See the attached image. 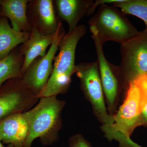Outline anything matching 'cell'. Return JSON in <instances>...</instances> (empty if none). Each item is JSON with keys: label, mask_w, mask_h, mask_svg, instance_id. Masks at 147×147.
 <instances>
[{"label": "cell", "mask_w": 147, "mask_h": 147, "mask_svg": "<svg viewBox=\"0 0 147 147\" xmlns=\"http://www.w3.org/2000/svg\"><path fill=\"white\" fill-rule=\"evenodd\" d=\"M30 32L16 31L10 26L8 18L0 17V61L20 44L26 42Z\"/></svg>", "instance_id": "15"}, {"label": "cell", "mask_w": 147, "mask_h": 147, "mask_svg": "<svg viewBox=\"0 0 147 147\" xmlns=\"http://www.w3.org/2000/svg\"><path fill=\"white\" fill-rule=\"evenodd\" d=\"M30 0H0V17L10 20L13 30L31 32L32 28L27 17V6Z\"/></svg>", "instance_id": "14"}, {"label": "cell", "mask_w": 147, "mask_h": 147, "mask_svg": "<svg viewBox=\"0 0 147 147\" xmlns=\"http://www.w3.org/2000/svg\"><path fill=\"white\" fill-rule=\"evenodd\" d=\"M75 73L80 80L82 91L90 102L95 115L102 125H112L114 122L113 116L108 113L105 106L97 61L76 65Z\"/></svg>", "instance_id": "6"}, {"label": "cell", "mask_w": 147, "mask_h": 147, "mask_svg": "<svg viewBox=\"0 0 147 147\" xmlns=\"http://www.w3.org/2000/svg\"><path fill=\"white\" fill-rule=\"evenodd\" d=\"M123 0H96L94 2L92 5V6L88 11L87 15L90 16L91 15L92 13L94 12L95 9L98 6L100 5L103 4H113L115 3L119 2L122 1Z\"/></svg>", "instance_id": "20"}, {"label": "cell", "mask_w": 147, "mask_h": 147, "mask_svg": "<svg viewBox=\"0 0 147 147\" xmlns=\"http://www.w3.org/2000/svg\"><path fill=\"white\" fill-rule=\"evenodd\" d=\"M86 32L84 25H78L63 37L59 45V54L54 58L53 73L41 93L44 97L57 96L67 91L71 76L75 73V52L77 43Z\"/></svg>", "instance_id": "2"}, {"label": "cell", "mask_w": 147, "mask_h": 147, "mask_svg": "<svg viewBox=\"0 0 147 147\" xmlns=\"http://www.w3.org/2000/svg\"><path fill=\"white\" fill-rule=\"evenodd\" d=\"M1 6H0V11H1Z\"/></svg>", "instance_id": "24"}, {"label": "cell", "mask_w": 147, "mask_h": 147, "mask_svg": "<svg viewBox=\"0 0 147 147\" xmlns=\"http://www.w3.org/2000/svg\"><path fill=\"white\" fill-rule=\"evenodd\" d=\"M92 35L104 44L108 41L121 44L139 33L126 14L117 7L109 4L100 5L98 11L88 22Z\"/></svg>", "instance_id": "3"}, {"label": "cell", "mask_w": 147, "mask_h": 147, "mask_svg": "<svg viewBox=\"0 0 147 147\" xmlns=\"http://www.w3.org/2000/svg\"><path fill=\"white\" fill-rule=\"evenodd\" d=\"M65 34L62 24L56 32L53 42L45 56L35 59L23 74L22 79L38 97L53 73L54 58L59 50L61 39Z\"/></svg>", "instance_id": "8"}, {"label": "cell", "mask_w": 147, "mask_h": 147, "mask_svg": "<svg viewBox=\"0 0 147 147\" xmlns=\"http://www.w3.org/2000/svg\"><path fill=\"white\" fill-rule=\"evenodd\" d=\"M27 14L32 28L42 34H55L62 24L55 11L53 0H30Z\"/></svg>", "instance_id": "10"}, {"label": "cell", "mask_w": 147, "mask_h": 147, "mask_svg": "<svg viewBox=\"0 0 147 147\" xmlns=\"http://www.w3.org/2000/svg\"><path fill=\"white\" fill-rule=\"evenodd\" d=\"M0 147H13L12 146V145H7V146H4L3 145V144L2 142L1 141V139H0Z\"/></svg>", "instance_id": "23"}, {"label": "cell", "mask_w": 147, "mask_h": 147, "mask_svg": "<svg viewBox=\"0 0 147 147\" xmlns=\"http://www.w3.org/2000/svg\"><path fill=\"white\" fill-rule=\"evenodd\" d=\"M28 133L26 112L12 115L0 121V139L13 147H24Z\"/></svg>", "instance_id": "11"}, {"label": "cell", "mask_w": 147, "mask_h": 147, "mask_svg": "<svg viewBox=\"0 0 147 147\" xmlns=\"http://www.w3.org/2000/svg\"><path fill=\"white\" fill-rule=\"evenodd\" d=\"M126 147H143L142 146H139L137 143H135L132 141L131 139H129L127 142Z\"/></svg>", "instance_id": "22"}, {"label": "cell", "mask_w": 147, "mask_h": 147, "mask_svg": "<svg viewBox=\"0 0 147 147\" xmlns=\"http://www.w3.org/2000/svg\"><path fill=\"white\" fill-rule=\"evenodd\" d=\"M69 147H92L90 142L81 134L71 136L69 139Z\"/></svg>", "instance_id": "18"}, {"label": "cell", "mask_w": 147, "mask_h": 147, "mask_svg": "<svg viewBox=\"0 0 147 147\" xmlns=\"http://www.w3.org/2000/svg\"><path fill=\"white\" fill-rule=\"evenodd\" d=\"M24 62V57L19 46L12 50L7 57L0 61V87L9 79H22Z\"/></svg>", "instance_id": "16"}, {"label": "cell", "mask_w": 147, "mask_h": 147, "mask_svg": "<svg viewBox=\"0 0 147 147\" xmlns=\"http://www.w3.org/2000/svg\"><path fill=\"white\" fill-rule=\"evenodd\" d=\"M39 99L23 79L7 80L0 87V121L28 111Z\"/></svg>", "instance_id": "7"}, {"label": "cell", "mask_w": 147, "mask_h": 147, "mask_svg": "<svg viewBox=\"0 0 147 147\" xmlns=\"http://www.w3.org/2000/svg\"><path fill=\"white\" fill-rule=\"evenodd\" d=\"M134 83L139 87L142 96L147 98V72L137 79Z\"/></svg>", "instance_id": "19"}, {"label": "cell", "mask_w": 147, "mask_h": 147, "mask_svg": "<svg viewBox=\"0 0 147 147\" xmlns=\"http://www.w3.org/2000/svg\"><path fill=\"white\" fill-rule=\"evenodd\" d=\"M121 62L118 66L122 89L127 90L130 84L147 72V33L139 32L137 36L121 44Z\"/></svg>", "instance_id": "4"}, {"label": "cell", "mask_w": 147, "mask_h": 147, "mask_svg": "<svg viewBox=\"0 0 147 147\" xmlns=\"http://www.w3.org/2000/svg\"><path fill=\"white\" fill-rule=\"evenodd\" d=\"M57 96L40 98L38 103L27 111L28 133L24 147H32L37 138L45 146L53 145L59 140L65 102Z\"/></svg>", "instance_id": "1"}, {"label": "cell", "mask_w": 147, "mask_h": 147, "mask_svg": "<svg viewBox=\"0 0 147 147\" xmlns=\"http://www.w3.org/2000/svg\"><path fill=\"white\" fill-rule=\"evenodd\" d=\"M97 55L99 75L104 95L110 115L116 110L119 94L122 89L118 66L109 62L103 53V44L96 37L92 35Z\"/></svg>", "instance_id": "9"}, {"label": "cell", "mask_w": 147, "mask_h": 147, "mask_svg": "<svg viewBox=\"0 0 147 147\" xmlns=\"http://www.w3.org/2000/svg\"><path fill=\"white\" fill-rule=\"evenodd\" d=\"M55 34H42L36 29L32 28L29 39L19 46V50L24 57L22 74L35 59L45 56L47 47L53 43Z\"/></svg>", "instance_id": "13"}, {"label": "cell", "mask_w": 147, "mask_h": 147, "mask_svg": "<svg viewBox=\"0 0 147 147\" xmlns=\"http://www.w3.org/2000/svg\"><path fill=\"white\" fill-rule=\"evenodd\" d=\"M113 6L121 9L125 14L137 16L144 21L147 33V0H123L114 3Z\"/></svg>", "instance_id": "17"}, {"label": "cell", "mask_w": 147, "mask_h": 147, "mask_svg": "<svg viewBox=\"0 0 147 147\" xmlns=\"http://www.w3.org/2000/svg\"><path fill=\"white\" fill-rule=\"evenodd\" d=\"M126 93L123 103L117 113L113 115V123L111 125L101 126L105 137L109 141L119 136L130 137L136 127L143 125L141 91L133 83L130 84Z\"/></svg>", "instance_id": "5"}, {"label": "cell", "mask_w": 147, "mask_h": 147, "mask_svg": "<svg viewBox=\"0 0 147 147\" xmlns=\"http://www.w3.org/2000/svg\"><path fill=\"white\" fill-rule=\"evenodd\" d=\"M141 115L143 126L147 127V98L143 97L142 96Z\"/></svg>", "instance_id": "21"}, {"label": "cell", "mask_w": 147, "mask_h": 147, "mask_svg": "<svg viewBox=\"0 0 147 147\" xmlns=\"http://www.w3.org/2000/svg\"><path fill=\"white\" fill-rule=\"evenodd\" d=\"M93 0H55V11L59 19L68 24L70 32L76 28L78 22L84 16L87 15L92 6Z\"/></svg>", "instance_id": "12"}]
</instances>
